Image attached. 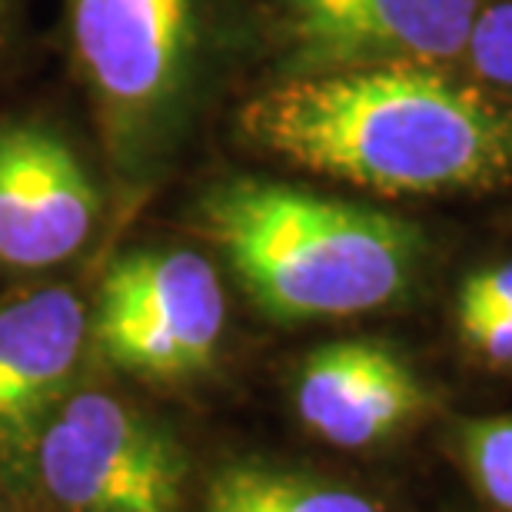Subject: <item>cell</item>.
Returning a JSON list of instances; mask_svg holds the SVG:
<instances>
[{
	"instance_id": "6da1fadb",
	"label": "cell",
	"mask_w": 512,
	"mask_h": 512,
	"mask_svg": "<svg viewBox=\"0 0 512 512\" xmlns=\"http://www.w3.org/2000/svg\"><path fill=\"white\" fill-rule=\"evenodd\" d=\"M247 147L380 197L486 190L512 177V107L446 64L276 77L243 100Z\"/></svg>"
},
{
	"instance_id": "7a4b0ae2",
	"label": "cell",
	"mask_w": 512,
	"mask_h": 512,
	"mask_svg": "<svg viewBox=\"0 0 512 512\" xmlns=\"http://www.w3.org/2000/svg\"><path fill=\"white\" fill-rule=\"evenodd\" d=\"M187 217L247 300L283 326L386 310L423 256L409 220L250 173L210 180Z\"/></svg>"
},
{
	"instance_id": "3957f363",
	"label": "cell",
	"mask_w": 512,
	"mask_h": 512,
	"mask_svg": "<svg viewBox=\"0 0 512 512\" xmlns=\"http://www.w3.org/2000/svg\"><path fill=\"white\" fill-rule=\"evenodd\" d=\"M64 34L114 227H127L177 173L207 114L223 0H64Z\"/></svg>"
},
{
	"instance_id": "277c9868",
	"label": "cell",
	"mask_w": 512,
	"mask_h": 512,
	"mask_svg": "<svg viewBox=\"0 0 512 512\" xmlns=\"http://www.w3.org/2000/svg\"><path fill=\"white\" fill-rule=\"evenodd\" d=\"M190 449L120 389L80 380L44 419L17 476L24 512H187Z\"/></svg>"
},
{
	"instance_id": "5b68a950",
	"label": "cell",
	"mask_w": 512,
	"mask_h": 512,
	"mask_svg": "<svg viewBox=\"0 0 512 512\" xmlns=\"http://www.w3.org/2000/svg\"><path fill=\"white\" fill-rule=\"evenodd\" d=\"M227 290L217 263L187 243L114 253L90 293V356L147 389H187L217 370Z\"/></svg>"
},
{
	"instance_id": "8992f818",
	"label": "cell",
	"mask_w": 512,
	"mask_h": 512,
	"mask_svg": "<svg viewBox=\"0 0 512 512\" xmlns=\"http://www.w3.org/2000/svg\"><path fill=\"white\" fill-rule=\"evenodd\" d=\"M114 223L100 160L40 110L0 114V276L44 280L80 263Z\"/></svg>"
},
{
	"instance_id": "52a82bcc",
	"label": "cell",
	"mask_w": 512,
	"mask_h": 512,
	"mask_svg": "<svg viewBox=\"0 0 512 512\" xmlns=\"http://www.w3.org/2000/svg\"><path fill=\"white\" fill-rule=\"evenodd\" d=\"M483 0H273L280 77L463 57Z\"/></svg>"
},
{
	"instance_id": "ba28073f",
	"label": "cell",
	"mask_w": 512,
	"mask_h": 512,
	"mask_svg": "<svg viewBox=\"0 0 512 512\" xmlns=\"http://www.w3.org/2000/svg\"><path fill=\"white\" fill-rule=\"evenodd\" d=\"M87 363L90 293L44 276L0 296V466L14 489L37 429Z\"/></svg>"
},
{
	"instance_id": "9c48e42d",
	"label": "cell",
	"mask_w": 512,
	"mask_h": 512,
	"mask_svg": "<svg viewBox=\"0 0 512 512\" xmlns=\"http://www.w3.org/2000/svg\"><path fill=\"white\" fill-rule=\"evenodd\" d=\"M293 406L300 423L323 443L370 449L423 413L426 389L393 346L336 340L303 356Z\"/></svg>"
},
{
	"instance_id": "30bf717a",
	"label": "cell",
	"mask_w": 512,
	"mask_h": 512,
	"mask_svg": "<svg viewBox=\"0 0 512 512\" xmlns=\"http://www.w3.org/2000/svg\"><path fill=\"white\" fill-rule=\"evenodd\" d=\"M200 512H383L353 486L266 459H233L203 483Z\"/></svg>"
},
{
	"instance_id": "8fae6325",
	"label": "cell",
	"mask_w": 512,
	"mask_h": 512,
	"mask_svg": "<svg viewBox=\"0 0 512 512\" xmlns=\"http://www.w3.org/2000/svg\"><path fill=\"white\" fill-rule=\"evenodd\" d=\"M463 456L479 493L493 506L512 512V416L466 423Z\"/></svg>"
},
{
	"instance_id": "7c38bea8",
	"label": "cell",
	"mask_w": 512,
	"mask_h": 512,
	"mask_svg": "<svg viewBox=\"0 0 512 512\" xmlns=\"http://www.w3.org/2000/svg\"><path fill=\"white\" fill-rule=\"evenodd\" d=\"M463 57L479 84L512 94V0L479 7Z\"/></svg>"
},
{
	"instance_id": "4fadbf2b",
	"label": "cell",
	"mask_w": 512,
	"mask_h": 512,
	"mask_svg": "<svg viewBox=\"0 0 512 512\" xmlns=\"http://www.w3.org/2000/svg\"><path fill=\"white\" fill-rule=\"evenodd\" d=\"M459 323L486 360L512 363V310H459Z\"/></svg>"
},
{
	"instance_id": "5bb4252c",
	"label": "cell",
	"mask_w": 512,
	"mask_h": 512,
	"mask_svg": "<svg viewBox=\"0 0 512 512\" xmlns=\"http://www.w3.org/2000/svg\"><path fill=\"white\" fill-rule=\"evenodd\" d=\"M459 310H512V263L469 276Z\"/></svg>"
},
{
	"instance_id": "9a60e30c",
	"label": "cell",
	"mask_w": 512,
	"mask_h": 512,
	"mask_svg": "<svg viewBox=\"0 0 512 512\" xmlns=\"http://www.w3.org/2000/svg\"><path fill=\"white\" fill-rule=\"evenodd\" d=\"M30 0H0V70L24 50Z\"/></svg>"
}]
</instances>
